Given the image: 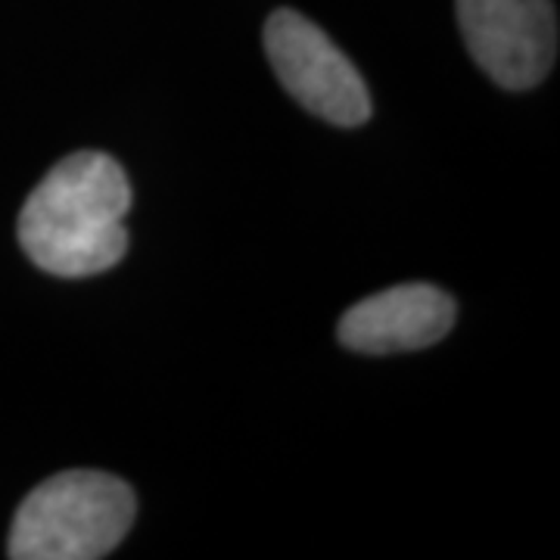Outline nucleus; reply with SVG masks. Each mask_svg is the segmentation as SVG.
Returning <instances> with one entry per match:
<instances>
[{
	"instance_id": "1",
	"label": "nucleus",
	"mask_w": 560,
	"mask_h": 560,
	"mask_svg": "<svg viewBox=\"0 0 560 560\" xmlns=\"http://www.w3.org/2000/svg\"><path fill=\"white\" fill-rule=\"evenodd\" d=\"M131 184L119 162L79 150L57 162L20 212V243L40 271L91 278L119 265L128 249L125 215Z\"/></svg>"
},
{
	"instance_id": "3",
	"label": "nucleus",
	"mask_w": 560,
	"mask_h": 560,
	"mask_svg": "<svg viewBox=\"0 0 560 560\" xmlns=\"http://www.w3.org/2000/svg\"><path fill=\"white\" fill-rule=\"evenodd\" d=\"M265 54L280 84L318 119L355 128L371 119V94L334 40L296 10H278L265 25Z\"/></svg>"
},
{
	"instance_id": "2",
	"label": "nucleus",
	"mask_w": 560,
	"mask_h": 560,
	"mask_svg": "<svg viewBox=\"0 0 560 560\" xmlns=\"http://www.w3.org/2000/svg\"><path fill=\"white\" fill-rule=\"evenodd\" d=\"M138 517L135 489L103 470H62L20 504L7 555L13 560H101Z\"/></svg>"
},
{
	"instance_id": "5",
	"label": "nucleus",
	"mask_w": 560,
	"mask_h": 560,
	"mask_svg": "<svg viewBox=\"0 0 560 560\" xmlns=\"http://www.w3.org/2000/svg\"><path fill=\"white\" fill-rule=\"evenodd\" d=\"M455 324V300L433 283H401L355 302L337 337L361 355L415 352L440 342Z\"/></svg>"
},
{
	"instance_id": "4",
	"label": "nucleus",
	"mask_w": 560,
	"mask_h": 560,
	"mask_svg": "<svg viewBox=\"0 0 560 560\" xmlns=\"http://www.w3.org/2000/svg\"><path fill=\"white\" fill-rule=\"evenodd\" d=\"M467 54L504 91H529L558 60V10L551 0H458Z\"/></svg>"
}]
</instances>
